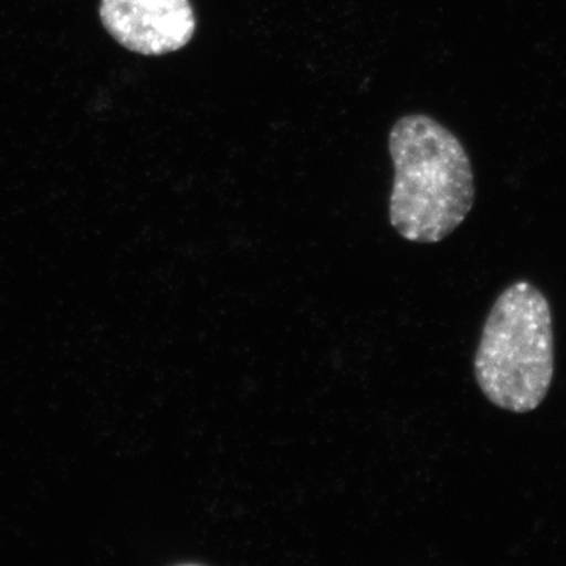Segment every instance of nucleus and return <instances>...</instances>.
Wrapping results in <instances>:
<instances>
[{"label":"nucleus","mask_w":566,"mask_h":566,"mask_svg":"<svg viewBox=\"0 0 566 566\" xmlns=\"http://www.w3.org/2000/svg\"><path fill=\"white\" fill-rule=\"evenodd\" d=\"M394 185L389 221L406 241L434 244L450 237L471 212L475 180L460 139L423 114L398 118L389 133Z\"/></svg>","instance_id":"nucleus-1"},{"label":"nucleus","mask_w":566,"mask_h":566,"mask_svg":"<svg viewBox=\"0 0 566 566\" xmlns=\"http://www.w3.org/2000/svg\"><path fill=\"white\" fill-rule=\"evenodd\" d=\"M475 379L497 408L526 415L545 401L554 378L553 314L531 282L495 300L475 354Z\"/></svg>","instance_id":"nucleus-2"},{"label":"nucleus","mask_w":566,"mask_h":566,"mask_svg":"<svg viewBox=\"0 0 566 566\" xmlns=\"http://www.w3.org/2000/svg\"><path fill=\"white\" fill-rule=\"evenodd\" d=\"M99 20L120 46L148 57L182 50L197 29L189 0H102Z\"/></svg>","instance_id":"nucleus-3"}]
</instances>
